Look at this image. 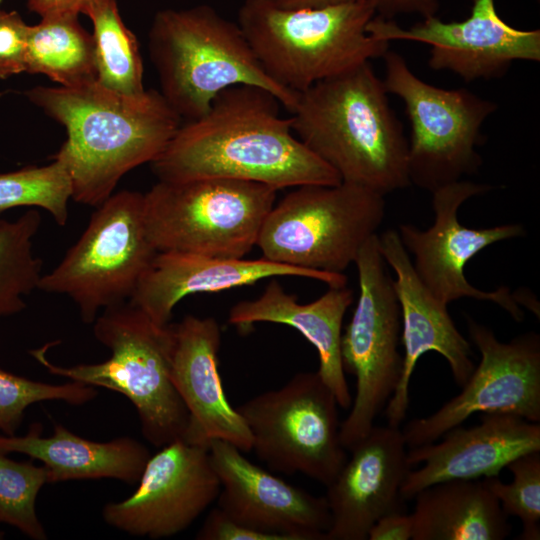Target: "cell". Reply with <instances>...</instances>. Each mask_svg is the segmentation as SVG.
Wrapping results in <instances>:
<instances>
[{
  "mask_svg": "<svg viewBox=\"0 0 540 540\" xmlns=\"http://www.w3.org/2000/svg\"><path fill=\"white\" fill-rule=\"evenodd\" d=\"M276 193L265 184L227 178L158 180L144 194L146 232L158 252L244 258Z\"/></svg>",
  "mask_w": 540,
  "mask_h": 540,
  "instance_id": "cell-7",
  "label": "cell"
},
{
  "mask_svg": "<svg viewBox=\"0 0 540 540\" xmlns=\"http://www.w3.org/2000/svg\"><path fill=\"white\" fill-rule=\"evenodd\" d=\"M387 94L369 61L300 92L290 117L297 138L342 182L384 196L411 185L408 141Z\"/></svg>",
  "mask_w": 540,
  "mask_h": 540,
  "instance_id": "cell-3",
  "label": "cell"
},
{
  "mask_svg": "<svg viewBox=\"0 0 540 540\" xmlns=\"http://www.w3.org/2000/svg\"><path fill=\"white\" fill-rule=\"evenodd\" d=\"M298 276L329 287L347 285L343 273L307 270L265 259L215 257L182 252H158L129 302L155 323L168 325L175 306L186 296L251 285L265 278Z\"/></svg>",
  "mask_w": 540,
  "mask_h": 540,
  "instance_id": "cell-22",
  "label": "cell"
},
{
  "mask_svg": "<svg viewBox=\"0 0 540 540\" xmlns=\"http://www.w3.org/2000/svg\"><path fill=\"white\" fill-rule=\"evenodd\" d=\"M480 419L471 428L448 430L439 443L408 450L410 466H423L407 474L401 487L404 500L436 483L499 476L515 458L540 450L539 423L506 413H482Z\"/></svg>",
  "mask_w": 540,
  "mask_h": 540,
  "instance_id": "cell-20",
  "label": "cell"
},
{
  "mask_svg": "<svg viewBox=\"0 0 540 540\" xmlns=\"http://www.w3.org/2000/svg\"><path fill=\"white\" fill-rule=\"evenodd\" d=\"M412 540H502L508 516L483 480L433 484L415 496Z\"/></svg>",
  "mask_w": 540,
  "mask_h": 540,
  "instance_id": "cell-25",
  "label": "cell"
},
{
  "mask_svg": "<svg viewBox=\"0 0 540 540\" xmlns=\"http://www.w3.org/2000/svg\"><path fill=\"white\" fill-rule=\"evenodd\" d=\"M267 214L256 246L270 261L343 273L385 217L384 195L356 184L302 185Z\"/></svg>",
  "mask_w": 540,
  "mask_h": 540,
  "instance_id": "cell-8",
  "label": "cell"
},
{
  "mask_svg": "<svg viewBox=\"0 0 540 540\" xmlns=\"http://www.w3.org/2000/svg\"><path fill=\"white\" fill-rule=\"evenodd\" d=\"M28 30L19 13L0 10V79L26 72Z\"/></svg>",
  "mask_w": 540,
  "mask_h": 540,
  "instance_id": "cell-33",
  "label": "cell"
},
{
  "mask_svg": "<svg viewBox=\"0 0 540 540\" xmlns=\"http://www.w3.org/2000/svg\"><path fill=\"white\" fill-rule=\"evenodd\" d=\"M353 290L347 285L329 287L318 299L301 304L272 279L256 299L236 303L228 322L246 331L256 323L284 324L296 329L312 344L319 357L316 371L332 390L338 405L348 409L352 403L342 367L340 344L344 315L353 302Z\"/></svg>",
  "mask_w": 540,
  "mask_h": 540,
  "instance_id": "cell-23",
  "label": "cell"
},
{
  "mask_svg": "<svg viewBox=\"0 0 540 540\" xmlns=\"http://www.w3.org/2000/svg\"><path fill=\"white\" fill-rule=\"evenodd\" d=\"M40 225L34 208L15 220H0V319L22 312L25 297L38 289L42 260L34 254L33 239Z\"/></svg>",
  "mask_w": 540,
  "mask_h": 540,
  "instance_id": "cell-28",
  "label": "cell"
},
{
  "mask_svg": "<svg viewBox=\"0 0 540 540\" xmlns=\"http://www.w3.org/2000/svg\"><path fill=\"white\" fill-rule=\"evenodd\" d=\"M284 9H307L332 6L356 0H271Z\"/></svg>",
  "mask_w": 540,
  "mask_h": 540,
  "instance_id": "cell-38",
  "label": "cell"
},
{
  "mask_svg": "<svg viewBox=\"0 0 540 540\" xmlns=\"http://www.w3.org/2000/svg\"><path fill=\"white\" fill-rule=\"evenodd\" d=\"M413 534L411 514L393 512L381 517L369 531V540H410Z\"/></svg>",
  "mask_w": 540,
  "mask_h": 540,
  "instance_id": "cell-35",
  "label": "cell"
},
{
  "mask_svg": "<svg viewBox=\"0 0 540 540\" xmlns=\"http://www.w3.org/2000/svg\"><path fill=\"white\" fill-rule=\"evenodd\" d=\"M338 406L317 372H301L236 409L261 461L275 471L302 473L327 486L347 460Z\"/></svg>",
  "mask_w": 540,
  "mask_h": 540,
  "instance_id": "cell-12",
  "label": "cell"
},
{
  "mask_svg": "<svg viewBox=\"0 0 540 540\" xmlns=\"http://www.w3.org/2000/svg\"><path fill=\"white\" fill-rule=\"evenodd\" d=\"M30 102L67 133L53 159L66 167L75 202L98 207L133 168L164 150L182 119L154 89L126 95L97 81L79 87L36 86Z\"/></svg>",
  "mask_w": 540,
  "mask_h": 540,
  "instance_id": "cell-2",
  "label": "cell"
},
{
  "mask_svg": "<svg viewBox=\"0 0 540 540\" xmlns=\"http://www.w3.org/2000/svg\"><path fill=\"white\" fill-rule=\"evenodd\" d=\"M375 15L371 0L307 9L244 0L237 23L266 74L283 88L300 93L383 57L389 42L366 30Z\"/></svg>",
  "mask_w": 540,
  "mask_h": 540,
  "instance_id": "cell-5",
  "label": "cell"
},
{
  "mask_svg": "<svg viewBox=\"0 0 540 540\" xmlns=\"http://www.w3.org/2000/svg\"><path fill=\"white\" fill-rule=\"evenodd\" d=\"M4 537V533L0 531V539Z\"/></svg>",
  "mask_w": 540,
  "mask_h": 540,
  "instance_id": "cell-39",
  "label": "cell"
},
{
  "mask_svg": "<svg viewBox=\"0 0 540 540\" xmlns=\"http://www.w3.org/2000/svg\"><path fill=\"white\" fill-rule=\"evenodd\" d=\"M367 33L390 43L407 40L431 46L428 64L447 70L469 82L503 76L517 60H540V30H520L498 15L494 0H473L470 15L457 22L436 16L410 28L375 15Z\"/></svg>",
  "mask_w": 540,
  "mask_h": 540,
  "instance_id": "cell-16",
  "label": "cell"
},
{
  "mask_svg": "<svg viewBox=\"0 0 540 540\" xmlns=\"http://www.w3.org/2000/svg\"><path fill=\"white\" fill-rule=\"evenodd\" d=\"M383 58L384 86L402 99L411 124L410 183L433 192L476 173L481 127L497 105L464 88L443 89L421 80L395 51Z\"/></svg>",
  "mask_w": 540,
  "mask_h": 540,
  "instance_id": "cell-10",
  "label": "cell"
},
{
  "mask_svg": "<svg viewBox=\"0 0 540 540\" xmlns=\"http://www.w3.org/2000/svg\"><path fill=\"white\" fill-rule=\"evenodd\" d=\"M220 481L218 508L252 529L285 540H326L331 515L325 496H315L253 464L234 445L209 443Z\"/></svg>",
  "mask_w": 540,
  "mask_h": 540,
  "instance_id": "cell-17",
  "label": "cell"
},
{
  "mask_svg": "<svg viewBox=\"0 0 540 540\" xmlns=\"http://www.w3.org/2000/svg\"><path fill=\"white\" fill-rule=\"evenodd\" d=\"M0 2H1V0H0Z\"/></svg>",
  "mask_w": 540,
  "mask_h": 540,
  "instance_id": "cell-40",
  "label": "cell"
},
{
  "mask_svg": "<svg viewBox=\"0 0 540 540\" xmlns=\"http://www.w3.org/2000/svg\"><path fill=\"white\" fill-rule=\"evenodd\" d=\"M376 15L392 19L400 14H417L423 18L435 16L439 9L438 0H371Z\"/></svg>",
  "mask_w": 540,
  "mask_h": 540,
  "instance_id": "cell-36",
  "label": "cell"
},
{
  "mask_svg": "<svg viewBox=\"0 0 540 540\" xmlns=\"http://www.w3.org/2000/svg\"><path fill=\"white\" fill-rule=\"evenodd\" d=\"M359 296L342 332L340 354L344 372L356 378L350 412L340 424V441L350 450L375 425L402 375L401 313L378 234L361 247L356 260Z\"/></svg>",
  "mask_w": 540,
  "mask_h": 540,
  "instance_id": "cell-11",
  "label": "cell"
},
{
  "mask_svg": "<svg viewBox=\"0 0 540 540\" xmlns=\"http://www.w3.org/2000/svg\"><path fill=\"white\" fill-rule=\"evenodd\" d=\"M93 333L111 351L101 363L57 366L46 357L51 343L29 353L53 375L124 395L152 445L185 440L189 414L171 380L173 324L159 325L127 301L104 309Z\"/></svg>",
  "mask_w": 540,
  "mask_h": 540,
  "instance_id": "cell-6",
  "label": "cell"
},
{
  "mask_svg": "<svg viewBox=\"0 0 540 540\" xmlns=\"http://www.w3.org/2000/svg\"><path fill=\"white\" fill-rule=\"evenodd\" d=\"M327 487L326 540H366L381 517L403 511L401 487L411 470L400 427L374 425L351 449Z\"/></svg>",
  "mask_w": 540,
  "mask_h": 540,
  "instance_id": "cell-19",
  "label": "cell"
},
{
  "mask_svg": "<svg viewBox=\"0 0 540 540\" xmlns=\"http://www.w3.org/2000/svg\"><path fill=\"white\" fill-rule=\"evenodd\" d=\"M470 341L481 359L461 392L433 414L402 429L407 447L436 442L475 413H506L540 421V336L535 332L501 342L487 326L467 318Z\"/></svg>",
  "mask_w": 540,
  "mask_h": 540,
  "instance_id": "cell-13",
  "label": "cell"
},
{
  "mask_svg": "<svg viewBox=\"0 0 540 540\" xmlns=\"http://www.w3.org/2000/svg\"><path fill=\"white\" fill-rule=\"evenodd\" d=\"M378 241L383 259L395 273L393 284L401 313L402 375L385 410L387 424L400 427L409 406L411 375L423 354L434 351L443 356L459 387L467 381L475 364L470 342L455 326L448 305L437 299L419 278L397 230L384 231L378 235Z\"/></svg>",
  "mask_w": 540,
  "mask_h": 540,
  "instance_id": "cell-18",
  "label": "cell"
},
{
  "mask_svg": "<svg viewBox=\"0 0 540 540\" xmlns=\"http://www.w3.org/2000/svg\"><path fill=\"white\" fill-rule=\"evenodd\" d=\"M196 538L201 540H285L282 536L245 526L227 516L218 507L210 511Z\"/></svg>",
  "mask_w": 540,
  "mask_h": 540,
  "instance_id": "cell-34",
  "label": "cell"
},
{
  "mask_svg": "<svg viewBox=\"0 0 540 540\" xmlns=\"http://www.w3.org/2000/svg\"><path fill=\"white\" fill-rule=\"evenodd\" d=\"M513 475L511 483L498 476L485 477L483 482L499 501L507 516L518 517L523 525L518 539H540V450L525 453L507 467Z\"/></svg>",
  "mask_w": 540,
  "mask_h": 540,
  "instance_id": "cell-31",
  "label": "cell"
},
{
  "mask_svg": "<svg viewBox=\"0 0 540 540\" xmlns=\"http://www.w3.org/2000/svg\"><path fill=\"white\" fill-rule=\"evenodd\" d=\"M26 72L69 88L97 81L93 37L78 15L45 16L29 25Z\"/></svg>",
  "mask_w": 540,
  "mask_h": 540,
  "instance_id": "cell-26",
  "label": "cell"
},
{
  "mask_svg": "<svg viewBox=\"0 0 540 540\" xmlns=\"http://www.w3.org/2000/svg\"><path fill=\"white\" fill-rule=\"evenodd\" d=\"M84 14L93 25L97 82L126 95L144 92L139 43L123 22L117 1L93 0Z\"/></svg>",
  "mask_w": 540,
  "mask_h": 540,
  "instance_id": "cell-27",
  "label": "cell"
},
{
  "mask_svg": "<svg viewBox=\"0 0 540 540\" xmlns=\"http://www.w3.org/2000/svg\"><path fill=\"white\" fill-rule=\"evenodd\" d=\"M93 0H28V9L41 17L84 14Z\"/></svg>",
  "mask_w": 540,
  "mask_h": 540,
  "instance_id": "cell-37",
  "label": "cell"
},
{
  "mask_svg": "<svg viewBox=\"0 0 540 540\" xmlns=\"http://www.w3.org/2000/svg\"><path fill=\"white\" fill-rule=\"evenodd\" d=\"M41 431L34 423L24 436L0 434V451L39 460L47 469L48 483L113 478L134 484L151 456L146 446L130 437L96 442L61 424L54 425L52 436L42 437Z\"/></svg>",
  "mask_w": 540,
  "mask_h": 540,
  "instance_id": "cell-24",
  "label": "cell"
},
{
  "mask_svg": "<svg viewBox=\"0 0 540 540\" xmlns=\"http://www.w3.org/2000/svg\"><path fill=\"white\" fill-rule=\"evenodd\" d=\"M93 386L71 381L62 385L33 381L0 367V431L15 435L25 410L41 401L61 400L82 405L95 398Z\"/></svg>",
  "mask_w": 540,
  "mask_h": 540,
  "instance_id": "cell-32",
  "label": "cell"
},
{
  "mask_svg": "<svg viewBox=\"0 0 540 540\" xmlns=\"http://www.w3.org/2000/svg\"><path fill=\"white\" fill-rule=\"evenodd\" d=\"M157 253L146 232L144 194L122 190L96 207L77 242L41 276L38 289L68 296L82 321L93 324L100 310L129 301Z\"/></svg>",
  "mask_w": 540,
  "mask_h": 540,
  "instance_id": "cell-9",
  "label": "cell"
},
{
  "mask_svg": "<svg viewBox=\"0 0 540 540\" xmlns=\"http://www.w3.org/2000/svg\"><path fill=\"white\" fill-rule=\"evenodd\" d=\"M71 196L69 173L57 159L45 166L0 173V214L17 207H39L59 226H64L69 217Z\"/></svg>",
  "mask_w": 540,
  "mask_h": 540,
  "instance_id": "cell-29",
  "label": "cell"
},
{
  "mask_svg": "<svg viewBox=\"0 0 540 540\" xmlns=\"http://www.w3.org/2000/svg\"><path fill=\"white\" fill-rule=\"evenodd\" d=\"M148 47L160 93L187 121L204 115L225 89L260 87L290 113L298 94L274 82L264 71L237 22L202 4L156 13Z\"/></svg>",
  "mask_w": 540,
  "mask_h": 540,
  "instance_id": "cell-4",
  "label": "cell"
},
{
  "mask_svg": "<svg viewBox=\"0 0 540 540\" xmlns=\"http://www.w3.org/2000/svg\"><path fill=\"white\" fill-rule=\"evenodd\" d=\"M171 380L189 414L185 441L209 446L226 441L242 452L252 450L250 431L228 402L218 371L221 330L213 317L185 316L173 324Z\"/></svg>",
  "mask_w": 540,
  "mask_h": 540,
  "instance_id": "cell-21",
  "label": "cell"
},
{
  "mask_svg": "<svg viewBox=\"0 0 540 540\" xmlns=\"http://www.w3.org/2000/svg\"><path fill=\"white\" fill-rule=\"evenodd\" d=\"M269 91L225 89L201 117L181 124L150 164L158 180L227 178L276 190L336 185L339 175L294 135L291 118Z\"/></svg>",
  "mask_w": 540,
  "mask_h": 540,
  "instance_id": "cell-1",
  "label": "cell"
},
{
  "mask_svg": "<svg viewBox=\"0 0 540 540\" xmlns=\"http://www.w3.org/2000/svg\"><path fill=\"white\" fill-rule=\"evenodd\" d=\"M48 483L44 465L18 462L0 451V523H6L34 540H45L47 534L36 512V499Z\"/></svg>",
  "mask_w": 540,
  "mask_h": 540,
  "instance_id": "cell-30",
  "label": "cell"
},
{
  "mask_svg": "<svg viewBox=\"0 0 540 540\" xmlns=\"http://www.w3.org/2000/svg\"><path fill=\"white\" fill-rule=\"evenodd\" d=\"M490 189L486 184L460 180L432 193L433 224L425 230L404 223L397 230L410 255L413 267L430 292L448 305L460 298L491 301L504 309L515 321L524 319L521 297L509 287L484 291L471 285L464 274L466 264L480 251L503 240L521 237V224L509 223L489 228H469L458 219L461 205Z\"/></svg>",
  "mask_w": 540,
  "mask_h": 540,
  "instance_id": "cell-14",
  "label": "cell"
},
{
  "mask_svg": "<svg viewBox=\"0 0 540 540\" xmlns=\"http://www.w3.org/2000/svg\"><path fill=\"white\" fill-rule=\"evenodd\" d=\"M128 498L107 503L104 521L128 534L151 539L188 528L217 499L221 485L209 448L176 440L150 456Z\"/></svg>",
  "mask_w": 540,
  "mask_h": 540,
  "instance_id": "cell-15",
  "label": "cell"
}]
</instances>
